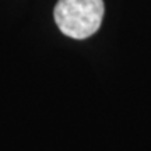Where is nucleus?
Masks as SVG:
<instances>
[{
	"label": "nucleus",
	"instance_id": "nucleus-1",
	"mask_svg": "<svg viewBox=\"0 0 151 151\" xmlns=\"http://www.w3.org/2000/svg\"><path fill=\"white\" fill-rule=\"evenodd\" d=\"M104 13L102 0H58L53 17L66 37L86 39L99 29Z\"/></svg>",
	"mask_w": 151,
	"mask_h": 151
}]
</instances>
